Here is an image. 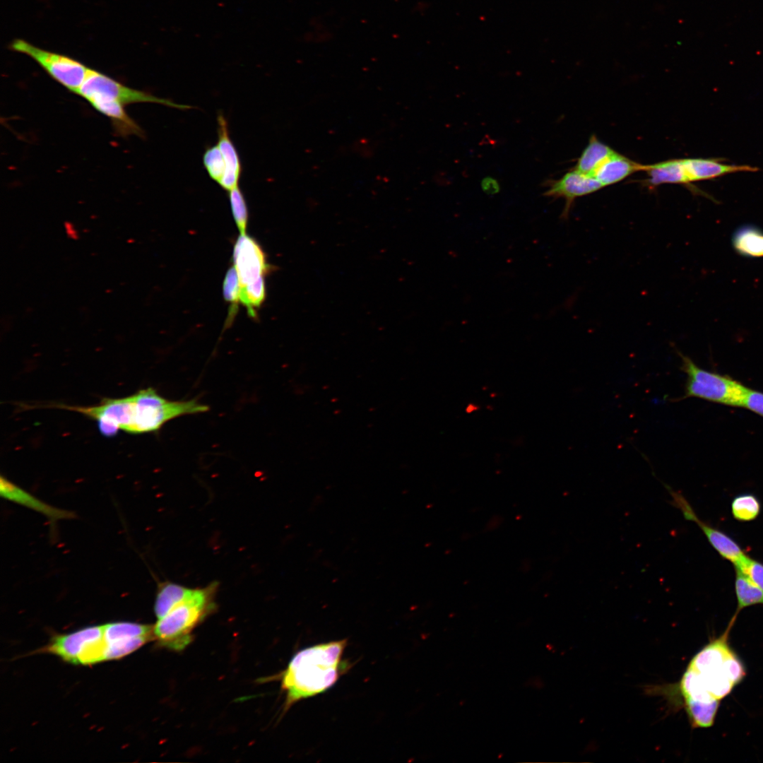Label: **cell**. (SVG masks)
Returning a JSON list of instances; mask_svg holds the SVG:
<instances>
[{"mask_svg": "<svg viewBox=\"0 0 763 763\" xmlns=\"http://www.w3.org/2000/svg\"><path fill=\"white\" fill-rule=\"evenodd\" d=\"M544 196L565 201L560 218L567 220L576 199L592 194L603 187L594 177L572 170L558 179L548 180Z\"/></svg>", "mask_w": 763, "mask_h": 763, "instance_id": "obj_9", "label": "cell"}, {"mask_svg": "<svg viewBox=\"0 0 763 763\" xmlns=\"http://www.w3.org/2000/svg\"><path fill=\"white\" fill-rule=\"evenodd\" d=\"M690 519V521L699 525L711 545L723 557L735 563L744 555L740 548L730 537L700 521L695 513Z\"/></svg>", "mask_w": 763, "mask_h": 763, "instance_id": "obj_19", "label": "cell"}, {"mask_svg": "<svg viewBox=\"0 0 763 763\" xmlns=\"http://www.w3.org/2000/svg\"><path fill=\"white\" fill-rule=\"evenodd\" d=\"M191 589L173 582L160 584L154 604L156 617L160 619L163 617L172 607L183 600Z\"/></svg>", "mask_w": 763, "mask_h": 763, "instance_id": "obj_20", "label": "cell"}, {"mask_svg": "<svg viewBox=\"0 0 763 763\" xmlns=\"http://www.w3.org/2000/svg\"><path fill=\"white\" fill-rule=\"evenodd\" d=\"M719 700L712 702H685V707L696 727L708 728L712 726L718 707Z\"/></svg>", "mask_w": 763, "mask_h": 763, "instance_id": "obj_23", "label": "cell"}, {"mask_svg": "<svg viewBox=\"0 0 763 763\" xmlns=\"http://www.w3.org/2000/svg\"><path fill=\"white\" fill-rule=\"evenodd\" d=\"M682 161L691 183L715 179L731 173L758 171V168L747 165L726 164L719 158H684Z\"/></svg>", "mask_w": 763, "mask_h": 763, "instance_id": "obj_14", "label": "cell"}, {"mask_svg": "<svg viewBox=\"0 0 763 763\" xmlns=\"http://www.w3.org/2000/svg\"><path fill=\"white\" fill-rule=\"evenodd\" d=\"M728 632L713 641L691 660L692 670L716 699L728 695L745 677L744 667L728 644Z\"/></svg>", "mask_w": 763, "mask_h": 763, "instance_id": "obj_4", "label": "cell"}, {"mask_svg": "<svg viewBox=\"0 0 763 763\" xmlns=\"http://www.w3.org/2000/svg\"><path fill=\"white\" fill-rule=\"evenodd\" d=\"M346 639L321 643L297 651L280 674L285 693V711L296 702L332 687L349 666L343 658Z\"/></svg>", "mask_w": 763, "mask_h": 763, "instance_id": "obj_1", "label": "cell"}, {"mask_svg": "<svg viewBox=\"0 0 763 763\" xmlns=\"http://www.w3.org/2000/svg\"><path fill=\"white\" fill-rule=\"evenodd\" d=\"M731 510L735 519L751 521L757 517L760 511V504L752 495H740L733 500Z\"/></svg>", "mask_w": 763, "mask_h": 763, "instance_id": "obj_25", "label": "cell"}, {"mask_svg": "<svg viewBox=\"0 0 763 763\" xmlns=\"http://www.w3.org/2000/svg\"><path fill=\"white\" fill-rule=\"evenodd\" d=\"M203 162L209 177L220 185L225 175L226 165L217 144L205 150Z\"/></svg>", "mask_w": 763, "mask_h": 763, "instance_id": "obj_26", "label": "cell"}, {"mask_svg": "<svg viewBox=\"0 0 763 763\" xmlns=\"http://www.w3.org/2000/svg\"><path fill=\"white\" fill-rule=\"evenodd\" d=\"M0 495L2 498L43 514L52 523L75 517L73 511L57 508L41 501L3 475L0 478Z\"/></svg>", "mask_w": 763, "mask_h": 763, "instance_id": "obj_11", "label": "cell"}, {"mask_svg": "<svg viewBox=\"0 0 763 763\" xmlns=\"http://www.w3.org/2000/svg\"><path fill=\"white\" fill-rule=\"evenodd\" d=\"M208 410V406L196 400L166 399L150 387L131 396L117 398L115 422L119 430L138 434L158 431L176 418Z\"/></svg>", "mask_w": 763, "mask_h": 763, "instance_id": "obj_2", "label": "cell"}, {"mask_svg": "<svg viewBox=\"0 0 763 763\" xmlns=\"http://www.w3.org/2000/svg\"><path fill=\"white\" fill-rule=\"evenodd\" d=\"M763 417V392L746 386L740 406Z\"/></svg>", "mask_w": 763, "mask_h": 763, "instance_id": "obj_30", "label": "cell"}, {"mask_svg": "<svg viewBox=\"0 0 763 763\" xmlns=\"http://www.w3.org/2000/svg\"><path fill=\"white\" fill-rule=\"evenodd\" d=\"M103 639L102 626H92L57 636L46 648L63 660L81 664L83 659Z\"/></svg>", "mask_w": 763, "mask_h": 763, "instance_id": "obj_8", "label": "cell"}, {"mask_svg": "<svg viewBox=\"0 0 763 763\" xmlns=\"http://www.w3.org/2000/svg\"><path fill=\"white\" fill-rule=\"evenodd\" d=\"M735 569L742 572L758 587L763 590V564L743 555L734 563Z\"/></svg>", "mask_w": 763, "mask_h": 763, "instance_id": "obj_28", "label": "cell"}, {"mask_svg": "<svg viewBox=\"0 0 763 763\" xmlns=\"http://www.w3.org/2000/svg\"><path fill=\"white\" fill-rule=\"evenodd\" d=\"M731 244L742 256L763 257V230L758 226L745 224L738 227L732 235Z\"/></svg>", "mask_w": 763, "mask_h": 763, "instance_id": "obj_17", "label": "cell"}, {"mask_svg": "<svg viewBox=\"0 0 763 763\" xmlns=\"http://www.w3.org/2000/svg\"><path fill=\"white\" fill-rule=\"evenodd\" d=\"M675 350L681 359L680 369L687 378L683 396L674 401L694 397L740 407L745 386L728 376L701 368L690 357L678 349Z\"/></svg>", "mask_w": 763, "mask_h": 763, "instance_id": "obj_5", "label": "cell"}, {"mask_svg": "<svg viewBox=\"0 0 763 763\" xmlns=\"http://www.w3.org/2000/svg\"><path fill=\"white\" fill-rule=\"evenodd\" d=\"M10 48L32 59L52 79L76 95L90 69L71 57L43 49L24 40H14Z\"/></svg>", "mask_w": 763, "mask_h": 763, "instance_id": "obj_6", "label": "cell"}, {"mask_svg": "<svg viewBox=\"0 0 763 763\" xmlns=\"http://www.w3.org/2000/svg\"><path fill=\"white\" fill-rule=\"evenodd\" d=\"M613 151L609 146L598 140L595 135H592L574 169L593 177L597 168Z\"/></svg>", "mask_w": 763, "mask_h": 763, "instance_id": "obj_18", "label": "cell"}, {"mask_svg": "<svg viewBox=\"0 0 763 763\" xmlns=\"http://www.w3.org/2000/svg\"><path fill=\"white\" fill-rule=\"evenodd\" d=\"M105 642L138 637H153V626L131 622H114L102 625Z\"/></svg>", "mask_w": 763, "mask_h": 763, "instance_id": "obj_21", "label": "cell"}, {"mask_svg": "<svg viewBox=\"0 0 763 763\" xmlns=\"http://www.w3.org/2000/svg\"><path fill=\"white\" fill-rule=\"evenodd\" d=\"M644 172L647 174L645 184L648 187H655L663 184H680L690 187L692 190L682 159H671L646 165Z\"/></svg>", "mask_w": 763, "mask_h": 763, "instance_id": "obj_16", "label": "cell"}, {"mask_svg": "<svg viewBox=\"0 0 763 763\" xmlns=\"http://www.w3.org/2000/svg\"><path fill=\"white\" fill-rule=\"evenodd\" d=\"M65 228H66V233H67L69 237H70L71 238H75V237H77V232H76V230L74 229L73 226L67 225V226H65Z\"/></svg>", "mask_w": 763, "mask_h": 763, "instance_id": "obj_31", "label": "cell"}, {"mask_svg": "<svg viewBox=\"0 0 763 763\" xmlns=\"http://www.w3.org/2000/svg\"><path fill=\"white\" fill-rule=\"evenodd\" d=\"M228 196L237 226L241 234H245L248 220V208L244 194L237 187L228 191Z\"/></svg>", "mask_w": 763, "mask_h": 763, "instance_id": "obj_27", "label": "cell"}, {"mask_svg": "<svg viewBox=\"0 0 763 763\" xmlns=\"http://www.w3.org/2000/svg\"><path fill=\"white\" fill-rule=\"evenodd\" d=\"M83 99L97 112L111 121L118 135L144 136L143 131L127 114L124 106L111 98L97 94L90 95Z\"/></svg>", "mask_w": 763, "mask_h": 763, "instance_id": "obj_12", "label": "cell"}, {"mask_svg": "<svg viewBox=\"0 0 763 763\" xmlns=\"http://www.w3.org/2000/svg\"><path fill=\"white\" fill-rule=\"evenodd\" d=\"M217 122V145L226 165L225 175L220 186L229 191L239 187L242 165L237 148L230 138L227 121L222 113L218 114Z\"/></svg>", "mask_w": 763, "mask_h": 763, "instance_id": "obj_13", "label": "cell"}, {"mask_svg": "<svg viewBox=\"0 0 763 763\" xmlns=\"http://www.w3.org/2000/svg\"><path fill=\"white\" fill-rule=\"evenodd\" d=\"M266 297L264 276L256 280L240 287L239 301L247 307L250 317H256V309L260 307Z\"/></svg>", "mask_w": 763, "mask_h": 763, "instance_id": "obj_24", "label": "cell"}, {"mask_svg": "<svg viewBox=\"0 0 763 763\" xmlns=\"http://www.w3.org/2000/svg\"><path fill=\"white\" fill-rule=\"evenodd\" d=\"M735 569V592L738 599V610H740L750 605L763 603V590L742 572Z\"/></svg>", "mask_w": 763, "mask_h": 763, "instance_id": "obj_22", "label": "cell"}, {"mask_svg": "<svg viewBox=\"0 0 763 763\" xmlns=\"http://www.w3.org/2000/svg\"><path fill=\"white\" fill-rule=\"evenodd\" d=\"M233 261L240 287L264 276L269 267L260 245L246 234H241L235 244Z\"/></svg>", "mask_w": 763, "mask_h": 763, "instance_id": "obj_10", "label": "cell"}, {"mask_svg": "<svg viewBox=\"0 0 763 763\" xmlns=\"http://www.w3.org/2000/svg\"><path fill=\"white\" fill-rule=\"evenodd\" d=\"M93 94L111 98L124 107L135 103L150 102L179 110L192 108L187 105L178 104L169 99L156 97L148 92L129 88L106 74L90 68L76 95L85 98Z\"/></svg>", "mask_w": 763, "mask_h": 763, "instance_id": "obj_7", "label": "cell"}, {"mask_svg": "<svg viewBox=\"0 0 763 763\" xmlns=\"http://www.w3.org/2000/svg\"><path fill=\"white\" fill-rule=\"evenodd\" d=\"M646 165L635 162L614 150L597 168L593 177L604 187L617 183L629 175L644 172Z\"/></svg>", "mask_w": 763, "mask_h": 763, "instance_id": "obj_15", "label": "cell"}, {"mask_svg": "<svg viewBox=\"0 0 763 763\" xmlns=\"http://www.w3.org/2000/svg\"><path fill=\"white\" fill-rule=\"evenodd\" d=\"M218 584L192 588L153 625V637L163 647L175 651L184 650L193 640V632L215 608Z\"/></svg>", "mask_w": 763, "mask_h": 763, "instance_id": "obj_3", "label": "cell"}, {"mask_svg": "<svg viewBox=\"0 0 763 763\" xmlns=\"http://www.w3.org/2000/svg\"><path fill=\"white\" fill-rule=\"evenodd\" d=\"M223 296L225 300L233 306V311L236 309V305L239 301L240 284L237 271L235 267H231L227 272L223 282Z\"/></svg>", "mask_w": 763, "mask_h": 763, "instance_id": "obj_29", "label": "cell"}]
</instances>
